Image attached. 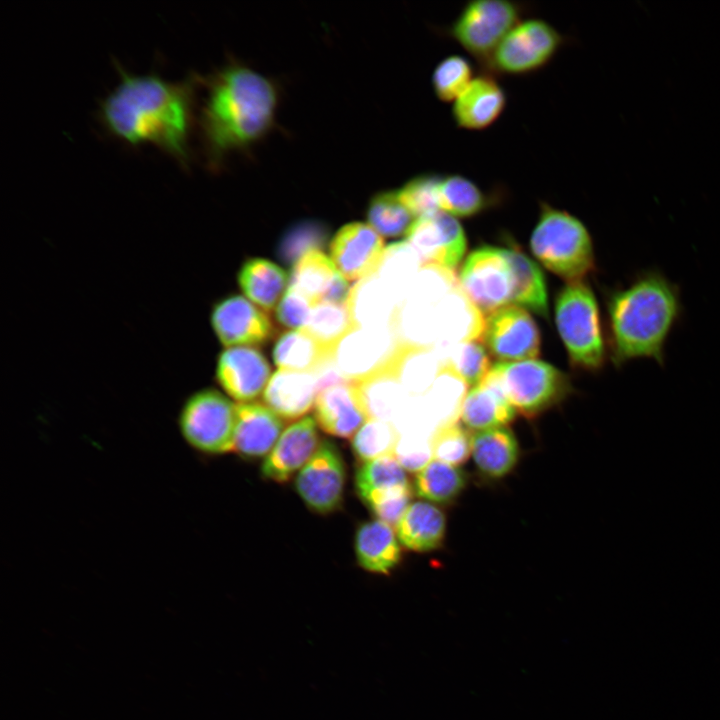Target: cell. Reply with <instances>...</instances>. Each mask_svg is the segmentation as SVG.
<instances>
[{"mask_svg": "<svg viewBox=\"0 0 720 720\" xmlns=\"http://www.w3.org/2000/svg\"><path fill=\"white\" fill-rule=\"evenodd\" d=\"M120 81L100 104L105 128L124 142L150 143L182 167L190 161L195 86L200 77L168 81L158 73L132 74L117 65Z\"/></svg>", "mask_w": 720, "mask_h": 720, "instance_id": "1", "label": "cell"}, {"mask_svg": "<svg viewBox=\"0 0 720 720\" xmlns=\"http://www.w3.org/2000/svg\"><path fill=\"white\" fill-rule=\"evenodd\" d=\"M207 93L199 114L201 142L210 166L249 147L272 127L278 103L274 83L247 65H224L206 79Z\"/></svg>", "mask_w": 720, "mask_h": 720, "instance_id": "2", "label": "cell"}, {"mask_svg": "<svg viewBox=\"0 0 720 720\" xmlns=\"http://www.w3.org/2000/svg\"><path fill=\"white\" fill-rule=\"evenodd\" d=\"M606 296L614 365L648 358L663 367L668 338L683 313L678 285L662 272L649 269Z\"/></svg>", "mask_w": 720, "mask_h": 720, "instance_id": "3", "label": "cell"}, {"mask_svg": "<svg viewBox=\"0 0 720 720\" xmlns=\"http://www.w3.org/2000/svg\"><path fill=\"white\" fill-rule=\"evenodd\" d=\"M530 248L544 267L568 283L581 281L595 267L593 241L586 226L569 212L545 202L540 205Z\"/></svg>", "mask_w": 720, "mask_h": 720, "instance_id": "4", "label": "cell"}, {"mask_svg": "<svg viewBox=\"0 0 720 720\" xmlns=\"http://www.w3.org/2000/svg\"><path fill=\"white\" fill-rule=\"evenodd\" d=\"M555 323L574 366L591 372L604 366L606 349L598 302L587 284L569 282L560 290Z\"/></svg>", "mask_w": 720, "mask_h": 720, "instance_id": "5", "label": "cell"}, {"mask_svg": "<svg viewBox=\"0 0 720 720\" xmlns=\"http://www.w3.org/2000/svg\"><path fill=\"white\" fill-rule=\"evenodd\" d=\"M483 382L498 389L516 411L527 417L560 401L571 387L564 372L534 359L498 362Z\"/></svg>", "mask_w": 720, "mask_h": 720, "instance_id": "6", "label": "cell"}, {"mask_svg": "<svg viewBox=\"0 0 720 720\" xmlns=\"http://www.w3.org/2000/svg\"><path fill=\"white\" fill-rule=\"evenodd\" d=\"M236 404L213 388L191 394L178 417L179 431L194 450L208 455L233 451Z\"/></svg>", "mask_w": 720, "mask_h": 720, "instance_id": "7", "label": "cell"}, {"mask_svg": "<svg viewBox=\"0 0 720 720\" xmlns=\"http://www.w3.org/2000/svg\"><path fill=\"white\" fill-rule=\"evenodd\" d=\"M525 10L515 1L470 0L446 33L484 67L503 38L523 19Z\"/></svg>", "mask_w": 720, "mask_h": 720, "instance_id": "8", "label": "cell"}, {"mask_svg": "<svg viewBox=\"0 0 720 720\" xmlns=\"http://www.w3.org/2000/svg\"><path fill=\"white\" fill-rule=\"evenodd\" d=\"M564 41V36L548 21L523 18L503 38L483 68L491 74L533 73L554 58Z\"/></svg>", "mask_w": 720, "mask_h": 720, "instance_id": "9", "label": "cell"}, {"mask_svg": "<svg viewBox=\"0 0 720 720\" xmlns=\"http://www.w3.org/2000/svg\"><path fill=\"white\" fill-rule=\"evenodd\" d=\"M459 282L482 313L512 305L515 276L508 248L486 245L472 251L460 269Z\"/></svg>", "mask_w": 720, "mask_h": 720, "instance_id": "10", "label": "cell"}, {"mask_svg": "<svg viewBox=\"0 0 720 720\" xmlns=\"http://www.w3.org/2000/svg\"><path fill=\"white\" fill-rule=\"evenodd\" d=\"M488 351L501 362L533 359L540 353L541 335L529 311L508 305L490 313L482 328Z\"/></svg>", "mask_w": 720, "mask_h": 720, "instance_id": "11", "label": "cell"}, {"mask_svg": "<svg viewBox=\"0 0 720 720\" xmlns=\"http://www.w3.org/2000/svg\"><path fill=\"white\" fill-rule=\"evenodd\" d=\"M406 238L423 264L449 271L458 267L467 249L462 225L442 210L415 219Z\"/></svg>", "mask_w": 720, "mask_h": 720, "instance_id": "12", "label": "cell"}, {"mask_svg": "<svg viewBox=\"0 0 720 720\" xmlns=\"http://www.w3.org/2000/svg\"><path fill=\"white\" fill-rule=\"evenodd\" d=\"M345 474L344 461L337 446L324 440L299 471L295 487L312 511L328 514L341 505Z\"/></svg>", "mask_w": 720, "mask_h": 720, "instance_id": "13", "label": "cell"}, {"mask_svg": "<svg viewBox=\"0 0 720 720\" xmlns=\"http://www.w3.org/2000/svg\"><path fill=\"white\" fill-rule=\"evenodd\" d=\"M398 344L393 326L353 328L335 346L333 359L353 383L386 368Z\"/></svg>", "mask_w": 720, "mask_h": 720, "instance_id": "14", "label": "cell"}, {"mask_svg": "<svg viewBox=\"0 0 720 720\" xmlns=\"http://www.w3.org/2000/svg\"><path fill=\"white\" fill-rule=\"evenodd\" d=\"M210 323L225 348L262 345L276 333L268 313L241 295L218 301L211 310Z\"/></svg>", "mask_w": 720, "mask_h": 720, "instance_id": "15", "label": "cell"}, {"mask_svg": "<svg viewBox=\"0 0 720 720\" xmlns=\"http://www.w3.org/2000/svg\"><path fill=\"white\" fill-rule=\"evenodd\" d=\"M385 248L382 236L362 222L342 226L329 243L330 258L348 281H359L374 274Z\"/></svg>", "mask_w": 720, "mask_h": 720, "instance_id": "16", "label": "cell"}, {"mask_svg": "<svg viewBox=\"0 0 720 720\" xmlns=\"http://www.w3.org/2000/svg\"><path fill=\"white\" fill-rule=\"evenodd\" d=\"M267 358L256 347L225 348L217 358L215 378L232 399L248 403L265 390L271 376Z\"/></svg>", "mask_w": 720, "mask_h": 720, "instance_id": "17", "label": "cell"}, {"mask_svg": "<svg viewBox=\"0 0 720 720\" xmlns=\"http://www.w3.org/2000/svg\"><path fill=\"white\" fill-rule=\"evenodd\" d=\"M319 444L315 418L302 417L283 431L266 456L261 466L262 476L278 483L288 481L310 460Z\"/></svg>", "mask_w": 720, "mask_h": 720, "instance_id": "18", "label": "cell"}, {"mask_svg": "<svg viewBox=\"0 0 720 720\" xmlns=\"http://www.w3.org/2000/svg\"><path fill=\"white\" fill-rule=\"evenodd\" d=\"M507 95L493 74L475 76L453 102L451 114L457 127L479 131L492 126L503 114Z\"/></svg>", "mask_w": 720, "mask_h": 720, "instance_id": "19", "label": "cell"}, {"mask_svg": "<svg viewBox=\"0 0 720 720\" xmlns=\"http://www.w3.org/2000/svg\"><path fill=\"white\" fill-rule=\"evenodd\" d=\"M283 427L282 418L268 406L237 403L233 451L245 459L265 457L280 438Z\"/></svg>", "mask_w": 720, "mask_h": 720, "instance_id": "20", "label": "cell"}, {"mask_svg": "<svg viewBox=\"0 0 720 720\" xmlns=\"http://www.w3.org/2000/svg\"><path fill=\"white\" fill-rule=\"evenodd\" d=\"M315 420L326 433L353 438L368 420L361 408L353 383H343L321 390L314 403Z\"/></svg>", "mask_w": 720, "mask_h": 720, "instance_id": "21", "label": "cell"}, {"mask_svg": "<svg viewBox=\"0 0 720 720\" xmlns=\"http://www.w3.org/2000/svg\"><path fill=\"white\" fill-rule=\"evenodd\" d=\"M317 394L314 373L278 370L271 376L263 399L279 417L294 420L310 411Z\"/></svg>", "mask_w": 720, "mask_h": 720, "instance_id": "22", "label": "cell"}, {"mask_svg": "<svg viewBox=\"0 0 720 720\" xmlns=\"http://www.w3.org/2000/svg\"><path fill=\"white\" fill-rule=\"evenodd\" d=\"M397 303L391 290L372 274L351 287L346 307L353 328H376L393 326Z\"/></svg>", "mask_w": 720, "mask_h": 720, "instance_id": "23", "label": "cell"}, {"mask_svg": "<svg viewBox=\"0 0 720 720\" xmlns=\"http://www.w3.org/2000/svg\"><path fill=\"white\" fill-rule=\"evenodd\" d=\"M355 553L364 570L378 574H389L401 560V548L393 527L379 519L359 526Z\"/></svg>", "mask_w": 720, "mask_h": 720, "instance_id": "24", "label": "cell"}, {"mask_svg": "<svg viewBox=\"0 0 720 720\" xmlns=\"http://www.w3.org/2000/svg\"><path fill=\"white\" fill-rule=\"evenodd\" d=\"M238 284L244 295L269 313L289 286V275L276 263L265 258H249L238 272Z\"/></svg>", "mask_w": 720, "mask_h": 720, "instance_id": "25", "label": "cell"}, {"mask_svg": "<svg viewBox=\"0 0 720 720\" xmlns=\"http://www.w3.org/2000/svg\"><path fill=\"white\" fill-rule=\"evenodd\" d=\"M395 528L397 538L405 548L427 552L441 545L446 520L436 506L418 501L408 506Z\"/></svg>", "mask_w": 720, "mask_h": 720, "instance_id": "26", "label": "cell"}, {"mask_svg": "<svg viewBox=\"0 0 720 720\" xmlns=\"http://www.w3.org/2000/svg\"><path fill=\"white\" fill-rule=\"evenodd\" d=\"M353 386L367 419L392 423L399 417L404 390L388 366L353 382Z\"/></svg>", "mask_w": 720, "mask_h": 720, "instance_id": "27", "label": "cell"}, {"mask_svg": "<svg viewBox=\"0 0 720 720\" xmlns=\"http://www.w3.org/2000/svg\"><path fill=\"white\" fill-rule=\"evenodd\" d=\"M471 454L482 473L499 478L516 465L519 446L510 429L496 427L477 431L471 436Z\"/></svg>", "mask_w": 720, "mask_h": 720, "instance_id": "28", "label": "cell"}, {"mask_svg": "<svg viewBox=\"0 0 720 720\" xmlns=\"http://www.w3.org/2000/svg\"><path fill=\"white\" fill-rule=\"evenodd\" d=\"M516 416L515 408L495 387L482 382L465 396L460 417L469 428L478 431L503 427Z\"/></svg>", "mask_w": 720, "mask_h": 720, "instance_id": "29", "label": "cell"}, {"mask_svg": "<svg viewBox=\"0 0 720 720\" xmlns=\"http://www.w3.org/2000/svg\"><path fill=\"white\" fill-rule=\"evenodd\" d=\"M332 356L304 330L282 333L273 347V360L279 370L314 373Z\"/></svg>", "mask_w": 720, "mask_h": 720, "instance_id": "30", "label": "cell"}, {"mask_svg": "<svg viewBox=\"0 0 720 720\" xmlns=\"http://www.w3.org/2000/svg\"><path fill=\"white\" fill-rule=\"evenodd\" d=\"M512 262L515 286L512 305L548 317V295L544 276L539 266L517 248H508Z\"/></svg>", "mask_w": 720, "mask_h": 720, "instance_id": "31", "label": "cell"}, {"mask_svg": "<svg viewBox=\"0 0 720 720\" xmlns=\"http://www.w3.org/2000/svg\"><path fill=\"white\" fill-rule=\"evenodd\" d=\"M440 210L454 217H472L485 211L490 196L474 181L460 174L441 175L438 184Z\"/></svg>", "mask_w": 720, "mask_h": 720, "instance_id": "32", "label": "cell"}, {"mask_svg": "<svg viewBox=\"0 0 720 720\" xmlns=\"http://www.w3.org/2000/svg\"><path fill=\"white\" fill-rule=\"evenodd\" d=\"M338 273L331 258L320 250H311L293 264L288 287L317 304L323 300Z\"/></svg>", "mask_w": 720, "mask_h": 720, "instance_id": "33", "label": "cell"}, {"mask_svg": "<svg viewBox=\"0 0 720 720\" xmlns=\"http://www.w3.org/2000/svg\"><path fill=\"white\" fill-rule=\"evenodd\" d=\"M465 483V475L458 466L432 458L417 472L414 488L421 498L447 503L460 494Z\"/></svg>", "mask_w": 720, "mask_h": 720, "instance_id": "34", "label": "cell"}, {"mask_svg": "<svg viewBox=\"0 0 720 720\" xmlns=\"http://www.w3.org/2000/svg\"><path fill=\"white\" fill-rule=\"evenodd\" d=\"M415 217L401 201L398 190L376 193L367 209V220L381 236L398 237L407 234Z\"/></svg>", "mask_w": 720, "mask_h": 720, "instance_id": "35", "label": "cell"}, {"mask_svg": "<svg viewBox=\"0 0 720 720\" xmlns=\"http://www.w3.org/2000/svg\"><path fill=\"white\" fill-rule=\"evenodd\" d=\"M352 329L346 304L319 302L313 306L304 331L333 353L337 343Z\"/></svg>", "mask_w": 720, "mask_h": 720, "instance_id": "36", "label": "cell"}, {"mask_svg": "<svg viewBox=\"0 0 720 720\" xmlns=\"http://www.w3.org/2000/svg\"><path fill=\"white\" fill-rule=\"evenodd\" d=\"M420 261L410 244L397 242L385 248L381 261L374 273L394 294L397 300L408 287L417 261Z\"/></svg>", "mask_w": 720, "mask_h": 720, "instance_id": "37", "label": "cell"}, {"mask_svg": "<svg viewBox=\"0 0 720 720\" xmlns=\"http://www.w3.org/2000/svg\"><path fill=\"white\" fill-rule=\"evenodd\" d=\"M471 62L458 54L442 58L434 67L431 84L442 102H454L475 77Z\"/></svg>", "mask_w": 720, "mask_h": 720, "instance_id": "38", "label": "cell"}, {"mask_svg": "<svg viewBox=\"0 0 720 720\" xmlns=\"http://www.w3.org/2000/svg\"><path fill=\"white\" fill-rule=\"evenodd\" d=\"M399 432L393 423L368 419L352 438V451L362 463L394 454Z\"/></svg>", "mask_w": 720, "mask_h": 720, "instance_id": "39", "label": "cell"}, {"mask_svg": "<svg viewBox=\"0 0 720 720\" xmlns=\"http://www.w3.org/2000/svg\"><path fill=\"white\" fill-rule=\"evenodd\" d=\"M405 484H409L405 469L394 454L362 463L355 476V486L359 497L370 491Z\"/></svg>", "mask_w": 720, "mask_h": 720, "instance_id": "40", "label": "cell"}, {"mask_svg": "<svg viewBox=\"0 0 720 720\" xmlns=\"http://www.w3.org/2000/svg\"><path fill=\"white\" fill-rule=\"evenodd\" d=\"M328 239V229L314 220H303L288 228L282 236L278 255L284 262L294 264L311 250H320Z\"/></svg>", "mask_w": 720, "mask_h": 720, "instance_id": "41", "label": "cell"}, {"mask_svg": "<svg viewBox=\"0 0 720 720\" xmlns=\"http://www.w3.org/2000/svg\"><path fill=\"white\" fill-rule=\"evenodd\" d=\"M440 176L434 173L416 175L397 189L401 201L416 219L440 210L438 201Z\"/></svg>", "mask_w": 720, "mask_h": 720, "instance_id": "42", "label": "cell"}, {"mask_svg": "<svg viewBox=\"0 0 720 720\" xmlns=\"http://www.w3.org/2000/svg\"><path fill=\"white\" fill-rule=\"evenodd\" d=\"M491 367L487 351L475 341L458 345L448 361L449 370L473 387L483 382Z\"/></svg>", "mask_w": 720, "mask_h": 720, "instance_id": "43", "label": "cell"}, {"mask_svg": "<svg viewBox=\"0 0 720 720\" xmlns=\"http://www.w3.org/2000/svg\"><path fill=\"white\" fill-rule=\"evenodd\" d=\"M360 499L377 519L395 527L409 506L411 488L409 484H405L374 490L362 495Z\"/></svg>", "mask_w": 720, "mask_h": 720, "instance_id": "44", "label": "cell"}, {"mask_svg": "<svg viewBox=\"0 0 720 720\" xmlns=\"http://www.w3.org/2000/svg\"><path fill=\"white\" fill-rule=\"evenodd\" d=\"M432 458L458 466L471 453V437L458 424H446L430 440Z\"/></svg>", "mask_w": 720, "mask_h": 720, "instance_id": "45", "label": "cell"}, {"mask_svg": "<svg viewBox=\"0 0 720 720\" xmlns=\"http://www.w3.org/2000/svg\"><path fill=\"white\" fill-rule=\"evenodd\" d=\"M314 305L305 295L288 287L276 307V319L285 328L304 330Z\"/></svg>", "mask_w": 720, "mask_h": 720, "instance_id": "46", "label": "cell"}, {"mask_svg": "<svg viewBox=\"0 0 720 720\" xmlns=\"http://www.w3.org/2000/svg\"><path fill=\"white\" fill-rule=\"evenodd\" d=\"M394 455L405 470L418 472L432 459L430 440L411 432L399 433Z\"/></svg>", "mask_w": 720, "mask_h": 720, "instance_id": "47", "label": "cell"}]
</instances>
